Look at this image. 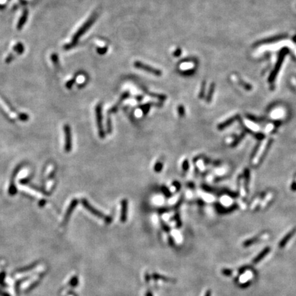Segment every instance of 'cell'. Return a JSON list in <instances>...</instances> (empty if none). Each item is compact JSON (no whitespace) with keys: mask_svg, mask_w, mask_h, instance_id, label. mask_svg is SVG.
<instances>
[{"mask_svg":"<svg viewBox=\"0 0 296 296\" xmlns=\"http://www.w3.org/2000/svg\"><path fill=\"white\" fill-rule=\"evenodd\" d=\"M6 276V273L4 272L0 273V285L3 287H7L6 283H5V278Z\"/></svg>","mask_w":296,"mask_h":296,"instance_id":"5bb4252c","label":"cell"},{"mask_svg":"<svg viewBox=\"0 0 296 296\" xmlns=\"http://www.w3.org/2000/svg\"><path fill=\"white\" fill-rule=\"evenodd\" d=\"M149 278H149V275H148V273H147V274H146V276H145V279H146V282H149Z\"/></svg>","mask_w":296,"mask_h":296,"instance_id":"ab89813d","label":"cell"},{"mask_svg":"<svg viewBox=\"0 0 296 296\" xmlns=\"http://www.w3.org/2000/svg\"><path fill=\"white\" fill-rule=\"evenodd\" d=\"M0 296H11L7 292L3 291L2 290L0 289Z\"/></svg>","mask_w":296,"mask_h":296,"instance_id":"836d02e7","label":"cell"},{"mask_svg":"<svg viewBox=\"0 0 296 296\" xmlns=\"http://www.w3.org/2000/svg\"><path fill=\"white\" fill-rule=\"evenodd\" d=\"M149 95H150L152 97H156V98H158L159 100H165L166 98H167V97L165 95H159V94H153V93H149Z\"/></svg>","mask_w":296,"mask_h":296,"instance_id":"cb8c5ba5","label":"cell"},{"mask_svg":"<svg viewBox=\"0 0 296 296\" xmlns=\"http://www.w3.org/2000/svg\"><path fill=\"white\" fill-rule=\"evenodd\" d=\"M22 167H23V165L19 164V165L17 167V168L13 172L12 178H11L10 180V183L9 188H8V194L10 195V196H14V195L17 193V187L15 186V184H14V178H15L17 174L19 173V170H21V168Z\"/></svg>","mask_w":296,"mask_h":296,"instance_id":"8992f818","label":"cell"},{"mask_svg":"<svg viewBox=\"0 0 296 296\" xmlns=\"http://www.w3.org/2000/svg\"><path fill=\"white\" fill-rule=\"evenodd\" d=\"M18 116H19V119L21 121H27L29 118L28 115L25 114V113H20Z\"/></svg>","mask_w":296,"mask_h":296,"instance_id":"d4e9b609","label":"cell"},{"mask_svg":"<svg viewBox=\"0 0 296 296\" xmlns=\"http://www.w3.org/2000/svg\"><path fill=\"white\" fill-rule=\"evenodd\" d=\"M95 19H96V14H93V15L91 17H90L89 19L86 21V23L83 25H82L79 30H78V32L76 34H75L74 36H73V39H72V42H71V43L69 44V47H72L73 45H74L75 43H76V42L78 39H79L80 37L82 35H83V34L86 32V30H87L90 27V26L92 25V24L95 20Z\"/></svg>","mask_w":296,"mask_h":296,"instance_id":"7a4b0ae2","label":"cell"},{"mask_svg":"<svg viewBox=\"0 0 296 296\" xmlns=\"http://www.w3.org/2000/svg\"><path fill=\"white\" fill-rule=\"evenodd\" d=\"M130 96V93L128 91H127V92H125L124 93H123V94L120 97V99H119V103H120L121 102H123V100H126L128 98V97Z\"/></svg>","mask_w":296,"mask_h":296,"instance_id":"4316f807","label":"cell"},{"mask_svg":"<svg viewBox=\"0 0 296 296\" xmlns=\"http://www.w3.org/2000/svg\"><path fill=\"white\" fill-rule=\"evenodd\" d=\"M95 115H96V122L98 129V134L101 138H105V132L102 124V104H98L95 108Z\"/></svg>","mask_w":296,"mask_h":296,"instance_id":"3957f363","label":"cell"},{"mask_svg":"<svg viewBox=\"0 0 296 296\" xmlns=\"http://www.w3.org/2000/svg\"><path fill=\"white\" fill-rule=\"evenodd\" d=\"M121 210L120 221L122 223H125L127 221V218H128V200L126 199L123 200L121 202Z\"/></svg>","mask_w":296,"mask_h":296,"instance_id":"ba28073f","label":"cell"},{"mask_svg":"<svg viewBox=\"0 0 296 296\" xmlns=\"http://www.w3.org/2000/svg\"><path fill=\"white\" fill-rule=\"evenodd\" d=\"M172 185L174 186V187L175 188V189H176V191H180L181 189V185L179 182L175 180V181L173 182V183H172Z\"/></svg>","mask_w":296,"mask_h":296,"instance_id":"f546056e","label":"cell"},{"mask_svg":"<svg viewBox=\"0 0 296 296\" xmlns=\"http://www.w3.org/2000/svg\"><path fill=\"white\" fill-rule=\"evenodd\" d=\"M182 170L185 172H186L189 170V160L187 159H185L184 160V162L182 163Z\"/></svg>","mask_w":296,"mask_h":296,"instance_id":"603a6c76","label":"cell"},{"mask_svg":"<svg viewBox=\"0 0 296 296\" xmlns=\"http://www.w3.org/2000/svg\"><path fill=\"white\" fill-rule=\"evenodd\" d=\"M270 250H271L270 247H269V246L266 247L265 248H264L255 258H254V259L253 260L254 263H259L261 261L263 260V258L267 255V254L269 253V252H270Z\"/></svg>","mask_w":296,"mask_h":296,"instance_id":"30bf717a","label":"cell"},{"mask_svg":"<svg viewBox=\"0 0 296 296\" xmlns=\"http://www.w3.org/2000/svg\"><path fill=\"white\" fill-rule=\"evenodd\" d=\"M161 190H162V192L164 194V196L167 198H170L171 197L172 194L167 187H166L165 186H163L162 188H161Z\"/></svg>","mask_w":296,"mask_h":296,"instance_id":"9a60e30c","label":"cell"},{"mask_svg":"<svg viewBox=\"0 0 296 296\" xmlns=\"http://www.w3.org/2000/svg\"><path fill=\"white\" fill-rule=\"evenodd\" d=\"M106 130H107V133L111 134L112 130V121H111V119H110V116H108V118H107Z\"/></svg>","mask_w":296,"mask_h":296,"instance_id":"e0dca14e","label":"cell"},{"mask_svg":"<svg viewBox=\"0 0 296 296\" xmlns=\"http://www.w3.org/2000/svg\"><path fill=\"white\" fill-rule=\"evenodd\" d=\"M78 204V200L76 199H73L72 202H71L70 205L69 206L68 208H67L66 213L64 217V219H63V224L66 225L67 223H68L69 220L70 219V217L72 215V213L73 212L75 208L76 207V206Z\"/></svg>","mask_w":296,"mask_h":296,"instance_id":"52a82bcc","label":"cell"},{"mask_svg":"<svg viewBox=\"0 0 296 296\" xmlns=\"http://www.w3.org/2000/svg\"><path fill=\"white\" fill-rule=\"evenodd\" d=\"M134 66H135V67H137V68L138 69L146 71L147 72L155 75V76H161V74H162L161 71L157 69L156 68H153V67H152L148 65H145L144 64V63L139 62V61H136L135 62H134Z\"/></svg>","mask_w":296,"mask_h":296,"instance_id":"5b68a950","label":"cell"},{"mask_svg":"<svg viewBox=\"0 0 296 296\" xmlns=\"http://www.w3.org/2000/svg\"><path fill=\"white\" fill-rule=\"evenodd\" d=\"M64 132H65V151L66 152H69L72 149V134L71 132L70 126L68 124L64 126Z\"/></svg>","mask_w":296,"mask_h":296,"instance_id":"277c9868","label":"cell"},{"mask_svg":"<svg viewBox=\"0 0 296 296\" xmlns=\"http://www.w3.org/2000/svg\"><path fill=\"white\" fill-rule=\"evenodd\" d=\"M36 265H37V263H35L31 264V265H30L28 266H25V267H24L23 268H20L19 269H18L17 272H19V273H24V272H29L30 270H32L34 268H35L36 267Z\"/></svg>","mask_w":296,"mask_h":296,"instance_id":"7c38bea8","label":"cell"},{"mask_svg":"<svg viewBox=\"0 0 296 296\" xmlns=\"http://www.w3.org/2000/svg\"><path fill=\"white\" fill-rule=\"evenodd\" d=\"M81 202H82V204L84 206V207L87 209V211H89L90 213H91L92 215L99 217V218L103 219L105 221V222L107 223H110L112 222V217L109 216H106L104 214H103L102 212L99 211L98 210H97L95 208L93 207V206L90 204L86 199H82Z\"/></svg>","mask_w":296,"mask_h":296,"instance_id":"6da1fadb","label":"cell"},{"mask_svg":"<svg viewBox=\"0 0 296 296\" xmlns=\"http://www.w3.org/2000/svg\"><path fill=\"white\" fill-rule=\"evenodd\" d=\"M145 296H153V295H152V293H151L150 291H148L147 293H146Z\"/></svg>","mask_w":296,"mask_h":296,"instance_id":"60d3db41","label":"cell"},{"mask_svg":"<svg viewBox=\"0 0 296 296\" xmlns=\"http://www.w3.org/2000/svg\"><path fill=\"white\" fill-rule=\"evenodd\" d=\"M169 211H170V208H161L159 210V213H160V215H162L164 213L168 212Z\"/></svg>","mask_w":296,"mask_h":296,"instance_id":"1f68e13d","label":"cell"},{"mask_svg":"<svg viewBox=\"0 0 296 296\" xmlns=\"http://www.w3.org/2000/svg\"><path fill=\"white\" fill-rule=\"evenodd\" d=\"M181 52H182V51H181L180 50V49H178V50H176V51H175V53H174V56H179V54H180Z\"/></svg>","mask_w":296,"mask_h":296,"instance_id":"8d00e7d4","label":"cell"},{"mask_svg":"<svg viewBox=\"0 0 296 296\" xmlns=\"http://www.w3.org/2000/svg\"><path fill=\"white\" fill-rule=\"evenodd\" d=\"M183 200H184V197H183V196H182L180 197V199H179V200L178 201L177 204H175V207H174V208H175V209H178L180 207L182 203Z\"/></svg>","mask_w":296,"mask_h":296,"instance_id":"4dcf8cb0","label":"cell"},{"mask_svg":"<svg viewBox=\"0 0 296 296\" xmlns=\"http://www.w3.org/2000/svg\"><path fill=\"white\" fill-rule=\"evenodd\" d=\"M204 91H205V82H204L203 83H202V87H201V90H200V91L199 97H200V99L203 98V97L204 96Z\"/></svg>","mask_w":296,"mask_h":296,"instance_id":"484cf974","label":"cell"},{"mask_svg":"<svg viewBox=\"0 0 296 296\" xmlns=\"http://www.w3.org/2000/svg\"><path fill=\"white\" fill-rule=\"evenodd\" d=\"M178 115L180 117H183L185 115V110L184 106L182 105H179L178 107Z\"/></svg>","mask_w":296,"mask_h":296,"instance_id":"7402d4cb","label":"cell"},{"mask_svg":"<svg viewBox=\"0 0 296 296\" xmlns=\"http://www.w3.org/2000/svg\"><path fill=\"white\" fill-rule=\"evenodd\" d=\"M118 106H119V104L115 105L114 106H112L110 109L108 111V114H112V113H115V112H117L118 110Z\"/></svg>","mask_w":296,"mask_h":296,"instance_id":"83f0119b","label":"cell"},{"mask_svg":"<svg viewBox=\"0 0 296 296\" xmlns=\"http://www.w3.org/2000/svg\"><path fill=\"white\" fill-rule=\"evenodd\" d=\"M222 273H223V275L224 276H230L232 275V270H230V269H222Z\"/></svg>","mask_w":296,"mask_h":296,"instance_id":"f1b7e54d","label":"cell"},{"mask_svg":"<svg viewBox=\"0 0 296 296\" xmlns=\"http://www.w3.org/2000/svg\"><path fill=\"white\" fill-rule=\"evenodd\" d=\"M160 225H161V227H162V229L165 232H167V233H169V232H170L171 231V228L170 227L168 226V225L164 222H163V220H160Z\"/></svg>","mask_w":296,"mask_h":296,"instance_id":"d6986e66","label":"cell"},{"mask_svg":"<svg viewBox=\"0 0 296 296\" xmlns=\"http://www.w3.org/2000/svg\"><path fill=\"white\" fill-rule=\"evenodd\" d=\"M152 277H153V278L155 279L156 280H163V281H164V282H175L174 279L170 278H168V277L164 276H162V275H160V274H159V273H153Z\"/></svg>","mask_w":296,"mask_h":296,"instance_id":"8fae6325","label":"cell"},{"mask_svg":"<svg viewBox=\"0 0 296 296\" xmlns=\"http://www.w3.org/2000/svg\"><path fill=\"white\" fill-rule=\"evenodd\" d=\"M212 295V293H211V290H208L207 292H206V293H205V296H211Z\"/></svg>","mask_w":296,"mask_h":296,"instance_id":"f35d334b","label":"cell"},{"mask_svg":"<svg viewBox=\"0 0 296 296\" xmlns=\"http://www.w3.org/2000/svg\"><path fill=\"white\" fill-rule=\"evenodd\" d=\"M186 185H187V186L189 187L190 189H194V188H195V187H194V186H195V185H193V183H192V182H189V183H187Z\"/></svg>","mask_w":296,"mask_h":296,"instance_id":"d590c367","label":"cell"},{"mask_svg":"<svg viewBox=\"0 0 296 296\" xmlns=\"http://www.w3.org/2000/svg\"><path fill=\"white\" fill-rule=\"evenodd\" d=\"M163 167V163L161 162V161H158L155 164L154 166V171L156 172V173H159V172L161 171Z\"/></svg>","mask_w":296,"mask_h":296,"instance_id":"44dd1931","label":"cell"},{"mask_svg":"<svg viewBox=\"0 0 296 296\" xmlns=\"http://www.w3.org/2000/svg\"><path fill=\"white\" fill-rule=\"evenodd\" d=\"M174 220L176 223V226H177V228H180L182 226V222L180 219V215L178 213H176L175 215H174Z\"/></svg>","mask_w":296,"mask_h":296,"instance_id":"ac0fdd59","label":"cell"},{"mask_svg":"<svg viewBox=\"0 0 296 296\" xmlns=\"http://www.w3.org/2000/svg\"><path fill=\"white\" fill-rule=\"evenodd\" d=\"M46 200H40L39 202V206L40 207H44L45 205H46Z\"/></svg>","mask_w":296,"mask_h":296,"instance_id":"e575fe53","label":"cell"},{"mask_svg":"<svg viewBox=\"0 0 296 296\" xmlns=\"http://www.w3.org/2000/svg\"><path fill=\"white\" fill-rule=\"evenodd\" d=\"M295 232H296V228H293V229L291 230L289 232H288V233L284 236L282 239H281V241H280L278 244L279 248H284V246L287 244L288 241H289L290 239L293 237V235L295 234Z\"/></svg>","mask_w":296,"mask_h":296,"instance_id":"9c48e42d","label":"cell"},{"mask_svg":"<svg viewBox=\"0 0 296 296\" xmlns=\"http://www.w3.org/2000/svg\"><path fill=\"white\" fill-rule=\"evenodd\" d=\"M136 98H137L136 100H137V101H138V102H141V101L142 100H143V97L142 96V95H138V96L136 97Z\"/></svg>","mask_w":296,"mask_h":296,"instance_id":"74e56055","label":"cell"},{"mask_svg":"<svg viewBox=\"0 0 296 296\" xmlns=\"http://www.w3.org/2000/svg\"><path fill=\"white\" fill-rule=\"evenodd\" d=\"M257 240H258L257 238H253V239H248V240H247L244 243H243V245L244 246L245 248H247V247H249L250 245H253L254 243H255L257 241Z\"/></svg>","mask_w":296,"mask_h":296,"instance_id":"2e32d148","label":"cell"},{"mask_svg":"<svg viewBox=\"0 0 296 296\" xmlns=\"http://www.w3.org/2000/svg\"><path fill=\"white\" fill-rule=\"evenodd\" d=\"M78 283H79V279H78V277L76 276H74L69 280V284L71 287L75 288L78 285Z\"/></svg>","mask_w":296,"mask_h":296,"instance_id":"4fadbf2b","label":"cell"},{"mask_svg":"<svg viewBox=\"0 0 296 296\" xmlns=\"http://www.w3.org/2000/svg\"><path fill=\"white\" fill-rule=\"evenodd\" d=\"M168 241H169V244H170V245L171 246H174V244H175V241H174V238L171 237V236H169V237H168Z\"/></svg>","mask_w":296,"mask_h":296,"instance_id":"d6a6232c","label":"cell"},{"mask_svg":"<svg viewBox=\"0 0 296 296\" xmlns=\"http://www.w3.org/2000/svg\"><path fill=\"white\" fill-rule=\"evenodd\" d=\"M214 90H215V85L213 86V84H212L211 88H210V90L208 91V96L207 97V102H211V100L212 99V96H213V92H214Z\"/></svg>","mask_w":296,"mask_h":296,"instance_id":"ffe728a7","label":"cell"}]
</instances>
